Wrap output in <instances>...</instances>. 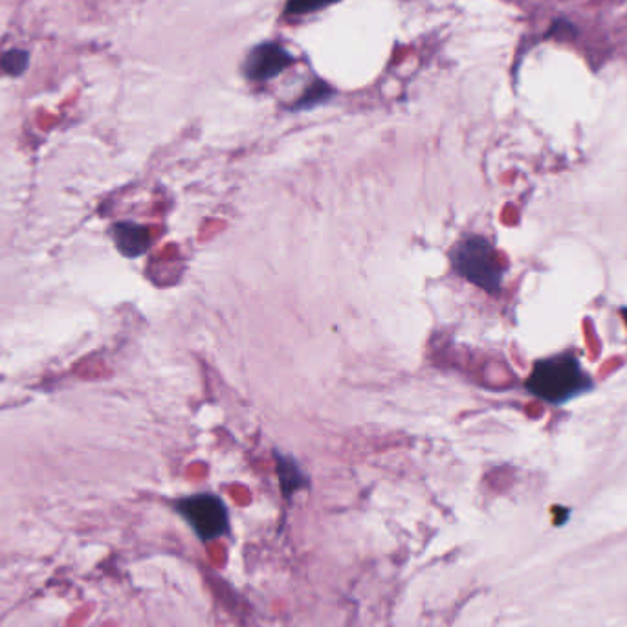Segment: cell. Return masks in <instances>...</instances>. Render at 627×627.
<instances>
[{
  "instance_id": "obj_1",
  "label": "cell",
  "mask_w": 627,
  "mask_h": 627,
  "mask_svg": "<svg viewBox=\"0 0 627 627\" xmlns=\"http://www.w3.org/2000/svg\"><path fill=\"white\" fill-rule=\"evenodd\" d=\"M527 391L549 404H565L593 389V380L571 353L536 361L527 378Z\"/></svg>"
},
{
  "instance_id": "obj_9",
  "label": "cell",
  "mask_w": 627,
  "mask_h": 627,
  "mask_svg": "<svg viewBox=\"0 0 627 627\" xmlns=\"http://www.w3.org/2000/svg\"><path fill=\"white\" fill-rule=\"evenodd\" d=\"M336 2L339 0H289L284 11L289 15H306V13H316V11L336 4Z\"/></svg>"
},
{
  "instance_id": "obj_7",
  "label": "cell",
  "mask_w": 627,
  "mask_h": 627,
  "mask_svg": "<svg viewBox=\"0 0 627 627\" xmlns=\"http://www.w3.org/2000/svg\"><path fill=\"white\" fill-rule=\"evenodd\" d=\"M333 96V88L327 83L317 82L311 87L306 88V93L298 99L295 104V110H305L316 107V105L325 104Z\"/></svg>"
},
{
  "instance_id": "obj_11",
  "label": "cell",
  "mask_w": 627,
  "mask_h": 627,
  "mask_svg": "<svg viewBox=\"0 0 627 627\" xmlns=\"http://www.w3.org/2000/svg\"><path fill=\"white\" fill-rule=\"evenodd\" d=\"M623 316H624V320H626V323H627V309H624V311H623Z\"/></svg>"
},
{
  "instance_id": "obj_10",
  "label": "cell",
  "mask_w": 627,
  "mask_h": 627,
  "mask_svg": "<svg viewBox=\"0 0 627 627\" xmlns=\"http://www.w3.org/2000/svg\"><path fill=\"white\" fill-rule=\"evenodd\" d=\"M563 33H565V39L574 37V26L571 22L567 21H556L554 22V26H552L551 32H549V37H562Z\"/></svg>"
},
{
  "instance_id": "obj_6",
  "label": "cell",
  "mask_w": 627,
  "mask_h": 627,
  "mask_svg": "<svg viewBox=\"0 0 627 627\" xmlns=\"http://www.w3.org/2000/svg\"><path fill=\"white\" fill-rule=\"evenodd\" d=\"M273 457H275V469H278L281 491L287 499H292L295 491L303 490L309 486V477L303 474V469L294 457L279 452H273Z\"/></svg>"
},
{
  "instance_id": "obj_5",
  "label": "cell",
  "mask_w": 627,
  "mask_h": 627,
  "mask_svg": "<svg viewBox=\"0 0 627 627\" xmlns=\"http://www.w3.org/2000/svg\"><path fill=\"white\" fill-rule=\"evenodd\" d=\"M112 234H115V242L118 246V250L126 257H140L151 246V234H149L148 228H143L140 224H115Z\"/></svg>"
},
{
  "instance_id": "obj_8",
  "label": "cell",
  "mask_w": 627,
  "mask_h": 627,
  "mask_svg": "<svg viewBox=\"0 0 627 627\" xmlns=\"http://www.w3.org/2000/svg\"><path fill=\"white\" fill-rule=\"evenodd\" d=\"M28 57L30 55L24 50H10L2 55L0 60V68L10 74V76H21L22 72L26 71Z\"/></svg>"
},
{
  "instance_id": "obj_3",
  "label": "cell",
  "mask_w": 627,
  "mask_h": 627,
  "mask_svg": "<svg viewBox=\"0 0 627 627\" xmlns=\"http://www.w3.org/2000/svg\"><path fill=\"white\" fill-rule=\"evenodd\" d=\"M176 510L201 541H215L229 529L228 508L215 494H195L176 502Z\"/></svg>"
},
{
  "instance_id": "obj_2",
  "label": "cell",
  "mask_w": 627,
  "mask_h": 627,
  "mask_svg": "<svg viewBox=\"0 0 627 627\" xmlns=\"http://www.w3.org/2000/svg\"><path fill=\"white\" fill-rule=\"evenodd\" d=\"M452 262L461 278L488 294H499L505 267L494 245L483 235H466L458 240L453 246Z\"/></svg>"
},
{
  "instance_id": "obj_4",
  "label": "cell",
  "mask_w": 627,
  "mask_h": 627,
  "mask_svg": "<svg viewBox=\"0 0 627 627\" xmlns=\"http://www.w3.org/2000/svg\"><path fill=\"white\" fill-rule=\"evenodd\" d=\"M294 63L289 50L275 43L259 44L246 57L245 74L253 82H268L278 77Z\"/></svg>"
}]
</instances>
